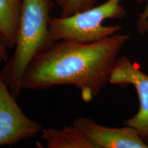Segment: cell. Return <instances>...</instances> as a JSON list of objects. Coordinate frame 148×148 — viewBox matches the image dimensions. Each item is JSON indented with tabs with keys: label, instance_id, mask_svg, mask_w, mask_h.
Instances as JSON below:
<instances>
[{
	"label": "cell",
	"instance_id": "obj_1",
	"mask_svg": "<svg viewBox=\"0 0 148 148\" xmlns=\"http://www.w3.org/2000/svg\"><path fill=\"white\" fill-rule=\"evenodd\" d=\"M129 38L116 33L92 42L53 41L29 62L22 78V89L73 85L82 100L90 102L109 84L120 51Z\"/></svg>",
	"mask_w": 148,
	"mask_h": 148
},
{
	"label": "cell",
	"instance_id": "obj_2",
	"mask_svg": "<svg viewBox=\"0 0 148 148\" xmlns=\"http://www.w3.org/2000/svg\"><path fill=\"white\" fill-rule=\"evenodd\" d=\"M52 0H22L18 37L12 55L0 69V77L15 98L20 95L23 73L36 56L53 42L49 34Z\"/></svg>",
	"mask_w": 148,
	"mask_h": 148
},
{
	"label": "cell",
	"instance_id": "obj_3",
	"mask_svg": "<svg viewBox=\"0 0 148 148\" xmlns=\"http://www.w3.org/2000/svg\"><path fill=\"white\" fill-rule=\"evenodd\" d=\"M121 1L107 0L102 4L71 16L51 18L49 28L51 40L92 42L116 34L121 29L119 25H104L103 21L109 18L121 19L126 14Z\"/></svg>",
	"mask_w": 148,
	"mask_h": 148
},
{
	"label": "cell",
	"instance_id": "obj_4",
	"mask_svg": "<svg viewBox=\"0 0 148 148\" xmlns=\"http://www.w3.org/2000/svg\"><path fill=\"white\" fill-rule=\"evenodd\" d=\"M0 77V147L13 145L40 134L39 122L25 115Z\"/></svg>",
	"mask_w": 148,
	"mask_h": 148
},
{
	"label": "cell",
	"instance_id": "obj_5",
	"mask_svg": "<svg viewBox=\"0 0 148 148\" xmlns=\"http://www.w3.org/2000/svg\"><path fill=\"white\" fill-rule=\"evenodd\" d=\"M109 84L119 86L132 85L139 99L138 112L125 121L124 124L137 131L140 138L148 144V75L135 66L126 56L117 58Z\"/></svg>",
	"mask_w": 148,
	"mask_h": 148
},
{
	"label": "cell",
	"instance_id": "obj_6",
	"mask_svg": "<svg viewBox=\"0 0 148 148\" xmlns=\"http://www.w3.org/2000/svg\"><path fill=\"white\" fill-rule=\"evenodd\" d=\"M72 125L84 134L92 148L148 147V144L140 138L137 131L128 125L109 127L85 116L74 119Z\"/></svg>",
	"mask_w": 148,
	"mask_h": 148
},
{
	"label": "cell",
	"instance_id": "obj_7",
	"mask_svg": "<svg viewBox=\"0 0 148 148\" xmlns=\"http://www.w3.org/2000/svg\"><path fill=\"white\" fill-rule=\"evenodd\" d=\"M22 0H0V39L7 49H13L17 40Z\"/></svg>",
	"mask_w": 148,
	"mask_h": 148
},
{
	"label": "cell",
	"instance_id": "obj_8",
	"mask_svg": "<svg viewBox=\"0 0 148 148\" xmlns=\"http://www.w3.org/2000/svg\"><path fill=\"white\" fill-rule=\"evenodd\" d=\"M40 136L47 148H92L84 134L73 125L62 128H43Z\"/></svg>",
	"mask_w": 148,
	"mask_h": 148
},
{
	"label": "cell",
	"instance_id": "obj_9",
	"mask_svg": "<svg viewBox=\"0 0 148 148\" xmlns=\"http://www.w3.org/2000/svg\"><path fill=\"white\" fill-rule=\"evenodd\" d=\"M99 0H64L60 16L66 17L87 10L95 5Z\"/></svg>",
	"mask_w": 148,
	"mask_h": 148
},
{
	"label": "cell",
	"instance_id": "obj_10",
	"mask_svg": "<svg viewBox=\"0 0 148 148\" xmlns=\"http://www.w3.org/2000/svg\"><path fill=\"white\" fill-rule=\"evenodd\" d=\"M136 26V30L140 35L148 32V0L145 9L138 14V19Z\"/></svg>",
	"mask_w": 148,
	"mask_h": 148
},
{
	"label": "cell",
	"instance_id": "obj_11",
	"mask_svg": "<svg viewBox=\"0 0 148 148\" xmlns=\"http://www.w3.org/2000/svg\"><path fill=\"white\" fill-rule=\"evenodd\" d=\"M9 57L7 48L3 45V44L0 39V62H4L8 60Z\"/></svg>",
	"mask_w": 148,
	"mask_h": 148
},
{
	"label": "cell",
	"instance_id": "obj_12",
	"mask_svg": "<svg viewBox=\"0 0 148 148\" xmlns=\"http://www.w3.org/2000/svg\"><path fill=\"white\" fill-rule=\"evenodd\" d=\"M54 1H55L57 3H58V5H59V6H60V8H62V5H63V3H64V0H54Z\"/></svg>",
	"mask_w": 148,
	"mask_h": 148
}]
</instances>
